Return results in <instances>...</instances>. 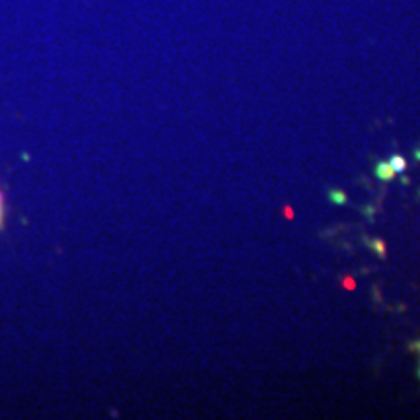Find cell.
Wrapping results in <instances>:
<instances>
[{
    "label": "cell",
    "instance_id": "1",
    "mask_svg": "<svg viewBox=\"0 0 420 420\" xmlns=\"http://www.w3.org/2000/svg\"><path fill=\"white\" fill-rule=\"evenodd\" d=\"M375 175H377V179H381V181H391V179L395 177V169L391 167V163L389 162H379L377 165H375Z\"/></svg>",
    "mask_w": 420,
    "mask_h": 420
},
{
    "label": "cell",
    "instance_id": "2",
    "mask_svg": "<svg viewBox=\"0 0 420 420\" xmlns=\"http://www.w3.org/2000/svg\"><path fill=\"white\" fill-rule=\"evenodd\" d=\"M389 163H391V167L395 169V173L405 171V167H407V160H405L403 156H393V158L389 160Z\"/></svg>",
    "mask_w": 420,
    "mask_h": 420
},
{
    "label": "cell",
    "instance_id": "3",
    "mask_svg": "<svg viewBox=\"0 0 420 420\" xmlns=\"http://www.w3.org/2000/svg\"><path fill=\"white\" fill-rule=\"evenodd\" d=\"M329 198H331L333 202H337V204H344V202H346V195H344L342 191H331V193H329Z\"/></svg>",
    "mask_w": 420,
    "mask_h": 420
},
{
    "label": "cell",
    "instance_id": "4",
    "mask_svg": "<svg viewBox=\"0 0 420 420\" xmlns=\"http://www.w3.org/2000/svg\"><path fill=\"white\" fill-rule=\"evenodd\" d=\"M370 245H372L373 249L379 253V257H381V259H385V245H383V241H381V239H373V241H370Z\"/></svg>",
    "mask_w": 420,
    "mask_h": 420
},
{
    "label": "cell",
    "instance_id": "5",
    "mask_svg": "<svg viewBox=\"0 0 420 420\" xmlns=\"http://www.w3.org/2000/svg\"><path fill=\"white\" fill-rule=\"evenodd\" d=\"M342 286H344V288H348V290H352V288H354V280H352V278H344V280H342Z\"/></svg>",
    "mask_w": 420,
    "mask_h": 420
},
{
    "label": "cell",
    "instance_id": "6",
    "mask_svg": "<svg viewBox=\"0 0 420 420\" xmlns=\"http://www.w3.org/2000/svg\"><path fill=\"white\" fill-rule=\"evenodd\" d=\"M410 350H414V352H418V354H420V340H414V342H410Z\"/></svg>",
    "mask_w": 420,
    "mask_h": 420
},
{
    "label": "cell",
    "instance_id": "7",
    "mask_svg": "<svg viewBox=\"0 0 420 420\" xmlns=\"http://www.w3.org/2000/svg\"><path fill=\"white\" fill-rule=\"evenodd\" d=\"M418 377H420V368H418Z\"/></svg>",
    "mask_w": 420,
    "mask_h": 420
}]
</instances>
